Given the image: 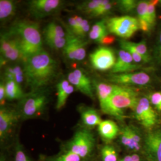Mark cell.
Returning <instances> with one entry per match:
<instances>
[{
  "instance_id": "30bf717a",
  "label": "cell",
  "mask_w": 161,
  "mask_h": 161,
  "mask_svg": "<svg viewBox=\"0 0 161 161\" xmlns=\"http://www.w3.org/2000/svg\"><path fill=\"white\" fill-rule=\"evenodd\" d=\"M66 38V42L64 48V55L71 60H83L86 56V41L74 34L70 29L67 30Z\"/></svg>"
},
{
  "instance_id": "603a6c76",
  "label": "cell",
  "mask_w": 161,
  "mask_h": 161,
  "mask_svg": "<svg viewBox=\"0 0 161 161\" xmlns=\"http://www.w3.org/2000/svg\"><path fill=\"white\" fill-rule=\"evenodd\" d=\"M99 157L100 161H119L120 159L117 149L110 143H106L101 147Z\"/></svg>"
},
{
  "instance_id": "f1b7e54d",
  "label": "cell",
  "mask_w": 161,
  "mask_h": 161,
  "mask_svg": "<svg viewBox=\"0 0 161 161\" xmlns=\"http://www.w3.org/2000/svg\"><path fill=\"white\" fill-rule=\"evenodd\" d=\"M120 46L122 49L128 52L132 56L134 60L136 63L139 64L140 62H144L142 57L137 52L136 49L134 48L131 44V42L125 40H122L120 41Z\"/></svg>"
},
{
  "instance_id": "9c48e42d",
  "label": "cell",
  "mask_w": 161,
  "mask_h": 161,
  "mask_svg": "<svg viewBox=\"0 0 161 161\" xmlns=\"http://www.w3.org/2000/svg\"><path fill=\"white\" fill-rule=\"evenodd\" d=\"M134 110L137 120L149 131L153 130L158 124V116L148 98H140Z\"/></svg>"
},
{
  "instance_id": "484cf974",
  "label": "cell",
  "mask_w": 161,
  "mask_h": 161,
  "mask_svg": "<svg viewBox=\"0 0 161 161\" xmlns=\"http://www.w3.org/2000/svg\"><path fill=\"white\" fill-rule=\"evenodd\" d=\"M46 161H82V159L70 152L63 151L56 155L50 156L45 159Z\"/></svg>"
},
{
  "instance_id": "2e32d148",
  "label": "cell",
  "mask_w": 161,
  "mask_h": 161,
  "mask_svg": "<svg viewBox=\"0 0 161 161\" xmlns=\"http://www.w3.org/2000/svg\"><path fill=\"white\" fill-rule=\"evenodd\" d=\"M98 132L104 141L109 143L119 136L120 129L114 121L107 119L102 121L99 124Z\"/></svg>"
},
{
  "instance_id": "f546056e",
  "label": "cell",
  "mask_w": 161,
  "mask_h": 161,
  "mask_svg": "<svg viewBox=\"0 0 161 161\" xmlns=\"http://www.w3.org/2000/svg\"><path fill=\"white\" fill-rule=\"evenodd\" d=\"M44 34L53 35L60 38H66V32H64L62 27L55 22L48 23L44 29Z\"/></svg>"
},
{
  "instance_id": "74e56055",
  "label": "cell",
  "mask_w": 161,
  "mask_h": 161,
  "mask_svg": "<svg viewBox=\"0 0 161 161\" xmlns=\"http://www.w3.org/2000/svg\"><path fill=\"white\" fill-rule=\"evenodd\" d=\"M122 161H146L143 156L139 153H128L121 158Z\"/></svg>"
},
{
  "instance_id": "277c9868",
  "label": "cell",
  "mask_w": 161,
  "mask_h": 161,
  "mask_svg": "<svg viewBox=\"0 0 161 161\" xmlns=\"http://www.w3.org/2000/svg\"><path fill=\"white\" fill-rule=\"evenodd\" d=\"M96 150V139L91 130L82 128L62 146V150L74 153L82 160L93 159Z\"/></svg>"
},
{
  "instance_id": "60d3db41",
  "label": "cell",
  "mask_w": 161,
  "mask_h": 161,
  "mask_svg": "<svg viewBox=\"0 0 161 161\" xmlns=\"http://www.w3.org/2000/svg\"><path fill=\"white\" fill-rule=\"evenodd\" d=\"M6 99V85L3 82L0 84V104L1 106H4Z\"/></svg>"
},
{
  "instance_id": "8d00e7d4",
  "label": "cell",
  "mask_w": 161,
  "mask_h": 161,
  "mask_svg": "<svg viewBox=\"0 0 161 161\" xmlns=\"http://www.w3.org/2000/svg\"><path fill=\"white\" fill-rule=\"evenodd\" d=\"M154 57L156 62L161 66V31L159 34L158 40L154 51Z\"/></svg>"
},
{
  "instance_id": "8992f818",
  "label": "cell",
  "mask_w": 161,
  "mask_h": 161,
  "mask_svg": "<svg viewBox=\"0 0 161 161\" xmlns=\"http://www.w3.org/2000/svg\"><path fill=\"white\" fill-rule=\"evenodd\" d=\"M20 119L17 109L1 106L0 108V143L3 149L8 148L18 120Z\"/></svg>"
},
{
  "instance_id": "7a4b0ae2",
  "label": "cell",
  "mask_w": 161,
  "mask_h": 161,
  "mask_svg": "<svg viewBox=\"0 0 161 161\" xmlns=\"http://www.w3.org/2000/svg\"><path fill=\"white\" fill-rule=\"evenodd\" d=\"M11 30L19 41L23 62L44 50L38 23L26 20H20L15 23Z\"/></svg>"
},
{
  "instance_id": "ab89813d",
  "label": "cell",
  "mask_w": 161,
  "mask_h": 161,
  "mask_svg": "<svg viewBox=\"0 0 161 161\" xmlns=\"http://www.w3.org/2000/svg\"><path fill=\"white\" fill-rule=\"evenodd\" d=\"M69 29L76 36H78L79 33V26L75 20V17H70L68 19Z\"/></svg>"
},
{
  "instance_id": "3957f363",
  "label": "cell",
  "mask_w": 161,
  "mask_h": 161,
  "mask_svg": "<svg viewBox=\"0 0 161 161\" xmlns=\"http://www.w3.org/2000/svg\"><path fill=\"white\" fill-rule=\"evenodd\" d=\"M139 99L138 92L130 86H118L102 112L122 120L125 118L124 110H134Z\"/></svg>"
},
{
  "instance_id": "52a82bcc",
  "label": "cell",
  "mask_w": 161,
  "mask_h": 161,
  "mask_svg": "<svg viewBox=\"0 0 161 161\" xmlns=\"http://www.w3.org/2000/svg\"><path fill=\"white\" fill-rule=\"evenodd\" d=\"M106 25L110 33L124 39L130 38L140 29L138 19L130 16L112 17Z\"/></svg>"
},
{
  "instance_id": "d6a6232c",
  "label": "cell",
  "mask_w": 161,
  "mask_h": 161,
  "mask_svg": "<svg viewBox=\"0 0 161 161\" xmlns=\"http://www.w3.org/2000/svg\"><path fill=\"white\" fill-rule=\"evenodd\" d=\"M159 3V1H151L149 2L147 7V18L148 22L152 28L155 23L156 6Z\"/></svg>"
},
{
  "instance_id": "7c38bea8",
  "label": "cell",
  "mask_w": 161,
  "mask_h": 161,
  "mask_svg": "<svg viewBox=\"0 0 161 161\" xmlns=\"http://www.w3.org/2000/svg\"><path fill=\"white\" fill-rule=\"evenodd\" d=\"M108 80L113 84L121 86H144L150 82V77L144 72H132L123 74H111Z\"/></svg>"
},
{
  "instance_id": "f35d334b",
  "label": "cell",
  "mask_w": 161,
  "mask_h": 161,
  "mask_svg": "<svg viewBox=\"0 0 161 161\" xmlns=\"http://www.w3.org/2000/svg\"><path fill=\"white\" fill-rule=\"evenodd\" d=\"M90 25L88 23V21L86 19H84L82 22L81 23L80 28V31L78 36L80 37L81 38L84 39V38L86 36L88 32H90Z\"/></svg>"
},
{
  "instance_id": "7402d4cb",
  "label": "cell",
  "mask_w": 161,
  "mask_h": 161,
  "mask_svg": "<svg viewBox=\"0 0 161 161\" xmlns=\"http://www.w3.org/2000/svg\"><path fill=\"white\" fill-rule=\"evenodd\" d=\"M108 31L106 22L101 20L92 26L89 32V37L92 40L100 44L104 38L108 35Z\"/></svg>"
},
{
  "instance_id": "b9f144b4",
  "label": "cell",
  "mask_w": 161,
  "mask_h": 161,
  "mask_svg": "<svg viewBox=\"0 0 161 161\" xmlns=\"http://www.w3.org/2000/svg\"><path fill=\"white\" fill-rule=\"evenodd\" d=\"M115 41V37L114 35H107L102 41H101L100 44L103 46H109L114 43Z\"/></svg>"
},
{
  "instance_id": "836d02e7",
  "label": "cell",
  "mask_w": 161,
  "mask_h": 161,
  "mask_svg": "<svg viewBox=\"0 0 161 161\" xmlns=\"http://www.w3.org/2000/svg\"><path fill=\"white\" fill-rule=\"evenodd\" d=\"M119 8L123 12L129 13L137 8L138 3L134 0H121L118 1Z\"/></svg>"
},
{
  "instance_id": "ffe728a7",
  "label": "cell",
  "mask_w": 161,
  "mask_h": 161,
  "mask_svg": "<svg viewBox=\"0 0 161 161\" xmlns=\"http://www.w3.org/2000/svg\"><path fill=\"white\" fill-rule=\"evenodd\" d=\"M149 2V1H139L136 8L140 29L144 32H147L151 29L147 18V7Z\"/></svg>"
},
{
  "instance_id": "8fae6325",
  "label": "cell",
  "mask_w": 161,
  "mask_h": 161,
  "mask_svg": "<svg viewBox=\"0 0 161 161\" xmlns=\"http://www.w3.org/2000/svg\"><path fill=\"white\" fill-rule=\"evenodd\" d=\"M90 61L94 69L106 71L114 68L116 58L114 52L111 48L100 47L90 54Z\"/></svg>"
},
{
  "instance_id": "6da1fadb",
  "label": "cell",
  "mask_w": 161,
  "mask_h": 161,
  "mask_svg": "<svg viewBox=\"0 0 161 161\" xmlns=\"http://www.w3.org/2000/svg\"><path fill=\"white\" fill-rule=\"evenodd\" d=\"M23 64L25 80L32 92L50 84L57 75V63L44 50L31 56Z\"/></svg>"
},
{
  "instance_id": "4316f807",
  "label": "cell",
  "mask_w": 161,
  "mask_h": 161,
  "mask_svg": "<svg viewBox=\"0 0 161 161\" xmlns=\"http://www.w3.org/2000/svg\"><path fill=\"white\" fill-rule=\"evenodd\" d=\"M47 44L54 50H60L63 48L66 45V38H60L57 36L48 34H44Z\"/></svg>"
},
{
  "instance_id": "ee69618b",
  "label": "cell",
  "mask_w": 161,
  "mask_h": 161,
  "mask_svg": "<svg viewBox=\"0 0 161 161\" xmlns=\"http://www.w3.org/2000/svg\"><path fill=\"white\" fill-rule=\"evenodd\" d=\"M0 161H10L7 156L4 152H1V155H0Z\"/></svg>"
},
{
  "instance_id": "5bb4252c",
  "label": "cell",
  "mask_w": 161,
  "mask_h": 161,
  "mask_svg": "<svg viewBox=\"0 0 161 161\" xmlns=\"http://www.w3.org/2000/svg\"><path fill=\"white\" fill-rule=\"evenodd\" d=\"M68 80L81 93L94 99L93 86L90 79L80 69H76L68 75Z\"/></svg>"
},
{
  "instance_id": "7dc6e473",
  "label": "cell",
  "mask_w": 161,
  "mask_h": 161,
  "mask_svg": "<svg viewBox=\"0 0 161 161\" xmlns=\"http://www.w3.org/2000/svg\"><path fill=\"white\" fill-rule=\"evenodd\" d=\"M119 161H122V160H121V158H120V159H119Z\"/></svg>"
},
{
  "instance_id": "5b68a950",
  "label": "cell",
  "mask_w": 161,
  "mask_h": 161,
  "mask_svg": "<svg viewBox=\"0 0 161 161\" xmlns=\"http://www.w3.org/2000/svg\"><path fill=\"white\" fill-rule=\"evenodd\" d=\"M48 100V94L42 90L26 94L20 100L17 107L20 119L28 120L40 118L46 111Z\"/></svg>"
},
{
  "instance_id": "d6986e66",
  "label": "cell",
  "mask_w": 161,
  "mask_h": 161,
  "mask_svg": "<svg viewBox=\"0 0 161 161\" xmlns=\"http://www.w3.org/2000/svg\"><path fill=\"white\" fill-rule=\"evenodd\" d=\"M57 102L56 109H62L66 103V101L69 96L74 92V87L70 84L68 80H64L57 84Z\"/></svg>"
},
{
  "instance_id": "9a60e30c",
  "label": "cell",
  "mask_w": 161,
  "mask_h": 161,
  "mask_svg": "<svg viewBox=\"0 0 161 161\" xmlns=\"http://www.w3.org/2000/svg\"><path fill=\"white\" fill-rule=\"evenodd\" d=\"M141 68L142 66L135 62L128 52L121 49L118 53L115 66L111 69V73L115 74L132 72Z\"/></svg>"
},
{
  "instance_id": "d4e9b609",
  "label": "cell",
  "mask_w": 161,
  "mask_h": 161,
  "mask_svg": "<svg viewBox=\"0 0 161 161\" xmlns=\"http://www.w3.org/2000/svg\"><path fill=\"white\" fill-rule=\"evenodd\" d=\"M16 4L12 0L0 1V19L5 21L12 17L16 12Z\"/></svg>"
},
{
  "instance_id": "ac0fdd59",
  "label": "cell",
  "mask_w": 161,
  "mask_h": 161,
  "mask_svg": "<svg viewBox=\"0 0 161 161\" xmlns=\"http://www.w3.org/2000/svg\"><path fill=\"white\" fill-rule=\"evenodd\" d=\"M94 86L100 106L102 111L118 86L104 82H96Z\"/></svg>"
},
{
  "instance_id": "bcb514c9",
  "label": "cell",
  "mask_w": 161,
  "mask_h": 161,
  "mask_svg": "<svg viewBox=\"0 0 161 161\" xmlns=\"http://www.w3.org/2000/svg\"><path fill=\"white\" fill-rule=\"evenodd\" d=\"M159 3H161V1H159Z\"/></svg>"
},
{
  "instance_id": "f6af8a7d",
  "label": "cell",
  "mask_w": 161,
  "mask_h": 161,
  "mask_svg": "<svg viewBox=\"0 0 161 161\" xmlns=\"http://www.w3.org/2000/svg\"><path fill=\"white\" fill-rule=\"evenodd\" d=\"M93 159H91V160H83L82 161H93Z\"/></svg>"
},
{
  "instance_id": "4fadbf2b",
  "label": "cell",
  "mask_w": 161,
  "mask_h": 161,
  "mask_svg": "<svg viewBox=\"0 0 161 161\" xmlns=\"http://www.w3.org/2000/svg\"><path fill=\"white\" fill-rule=\"evenodd\" d=\"M62 4L60 0H32L29 3V11L35 18L41 19L58 12Z\"/></svg>"
},
{
  "instance_id": "1f68e13d",
  "label": "cell",
  "mask_w": 161,
  "mask_h": 161,
  "mask_svg": "<svg viewBox=\"0 0 161 161\" xmlns=\"http://www.w3.org/2000/svg\"><path fill=\"white\" fill-rule=\"evenodd\" d=\"M113 7V3L108 0H103L100 6L98 7L96 11L93 12L90 16L92 17H99L108 14Z\"/></svg>"
},
{
  "instance_id": "e575fe53",
  "label": "cell",
  "mask_w": 161,
  "mask_h": 161,
  "mask_svg": "<svg viewBox=\"0 0 161 161\" xmlns=\"http://www.w3.org/2000/svg\"><path fill=\"white\" fill-rule=\"evenodd\" d=\"M149 100L156 109L161 112V92H154L151 94Z\"/></svg>"
},
{
  "instance_id": "7bdbcfd3",
  "label": "cell",
  "mask_w": 161,
  "mask_h": 161,
  "mask_svg": "<svg viewBox=\"0 0 161 161\" xmlns=\"http://www.w3.org/2000/svg\"><path fill=\"white\" fill-rule=\"evenodd\" d=\"M5 76L7 81L14 80V75L13 67H7L5 70Z\"/></svg>"
},
{
  "instance_id": "44dd1931",
  "label": "cell",
  "mask_w": 161,
  "mask_h": 161,
  "mask_svg": "<svg viewBox=\"0 0 161 161\" xmlns=\"http://www.w3.org/2000/svg\"><path fill=\"white\" fill-rule=\"evenodd\" d=\"M6 99L10 101L19 100H20L26 95L23 92L22 88L15 80L6 81Z\"/></svg>"
},
{
  "instance_id": "d590c367",
  "label": "cell",
  "mask_w": 161,
  "mask_h": 161,
  "mask_svg": "<svg viewBox=\"0 0 161 161\" xmlns=\"http://www.w3.org/2000/svg\"><path fill=\"white\" fill-rule=\"evenodd\" d=\"M14 75V80L20 86V84L25 80V74L23 68H22L20 66L16 65L13 67Z\"/></svg>"
},
{
  "instance_id": "ba28073f",
  "label": "cell",
  "mask_w": 161,
  "mask_h": 161,
  "mask_svg": "<svg viewBox=\"0 0 161 161\" xmlns=\"http://www.w3.org/2000/svg\"><path fill=\"white\" fill-rule=\"evenodd\" d=\"M142 155L146 161H161V128L144 134Z\"/></svg>"
},
{
  "instance_id": "e0dca14e",
  "label": "cell",
  "mask_w": 161,
  "mask_h": 161,
  "mask_svg": "<svg viewBox=\"0 0 161 161\" xmlns=\"http://www.w3.org/2000/svg\"><path fill=\"white\" fill-rule=\"evenodd\" d=\"M81 122L84 128L92 129L98 126L102 122V119L97 110L93 108L83 107L80 110Z\"/></svg>"
},
{
  "instance_id": "83f0119b",
  "label": "cell",
  "mask_w": 161,
  "mask_h": 161,
  "mask_svg": "<svg viewBox=\"0 0 161 161\" xmlns=\"http://www.w3.org/2000/svg\"><path fill=\"white\" fill-rule=\"evenodd\" d=\"M103 1V0H91L85 1L78 6V8L82 13L90 16L100 6Z\"/></svg>"
},
{
  "instance_id": "cb8c5ba5",
  "label": "cell",
  "mask_w": 161,
  "mask_h": 161,
  "mask_svg": "<svg viewBox=\"0 0 161 161\" xmlns=\"http://www.w3.org/2000/svg\"><path fill=\"white\" fill-rule=\"evenodd\" d=\"M13 146V152L12 161H34L28 154L23 144L21 143L18 137L15 139Z\"/></svg>"
},
{
  "instance_id": "4dcf8cb0",
  "label": "cell",
  "mask_w": 161,
  "mask_h": 161,
  "mask_svg": "<svg viewBox=\"0 0 161 161\" xmlns=\"http://www.w3.org/2000/svg\"><path fill=\"white\" fill-rule=\"evenodd\" d=\"M132 46L136 49L137 52H138L139 54L142 57L144 62L147 63L150 60L149 53L148 52V49L146 46V43L145 41H140V42H131Z\"/></svg>"
}]
</instances>
